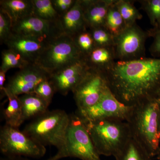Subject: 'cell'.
Returning <instances> with one entry per match:
<instances>
[{
  "instance_id": "cell-3",
  "label": "cell",
  "mask_w": 160,
  "mask_h": 160,
  "mask_svg": "<svg viewBox=\"0 0 160 160\" xmlns=\"http://www.w3.org/2000/svg\"><path fill=\"white\" fill-rule=\"evenodd\" d=\"M84 122L100 156H113L117 160L132 138L129 125L125 121L106 119Z\"/></svg>"
},
{
  "instance_id": "cell-22",
  "label": "cell",
  "mask_w": 160,
  "mask_h": 160,
  "mask_svg": "<svg viewBox=\"0 0 160 160\" xmlns=\"http://www.w3.org/2000/svg\"><path fill=\"white\" fill-rule=\"evenodd\" d=\"M116 0L109 6L105 27L114 37L120 34L126 28V24L115 5Z\"/></svg>"
},
{
  "instance_id": "cell-20",
  "label": "cell",
  "mask_w": 160,
  "mask_h": 160,
  "mask_svg": "<svg viewBox=\"0 0 160 160\" xmlns=\"http://www.w3.org/2000/svg\"><path fill=\"white\" fill-rule=\"evenodd\" d=\"M2 92L6 95L9 100L8 106L3 112L6 125L18 128L24 122L22 105L19 98L7 91L5 88Z\"/></svg>"
},
{
  "instance_id": "cell-5",
  "label": "cell",
  "mask_w": 160,
  "mask_h": 160,
  "mask_svg": "<svg viewBox=\"0 0 160 160\" xmlns=\"http://www.w3.org/2000/svg\"><path fill=\"white\" fill-rule=\"evenodd\" d=\"M84 58L73 39L63 33L50 43L35 64L51 75Z\"/></svg>"
},
{
  "instance_id": "cell-33",
  "label": "cell",
  "mask_w": 160,
  "mask_h": 160,
  "mask_svg": "<svg viewBox=\"0 0 160 160\" xmlns=\"http://www.w3.org/2000/svg\"><path fill=\"white\" fill-rule=\"evenodd\" d=\"M6 72L0 70V90L2 91L3 89L5 88L4 86V83L6 81Z\"/></svg>"
},
{
  "instance_id": "cell-10",
  "label": "cell",
  "mask_w": 160,
  "mask_h": 160,
  "mask_svg": "<svg viewBox=\"0 0 160 160\" xmlns=\"http://www.w3.org/2000/svg\"><path fill=\"white\" fill-rule=\"evenodd\" d=\"M132 108V106H126L120 102L109 89L95 105L78 112L77 115L85 122L106 119L127 122Z\"/></svg>"
},
{
  "instance_id": "cell-7",
  "label": "cell",
  "mask_w": 160,
  "mask_h": 160,
  "mask_svg": "<svg viewBox=\"0 0 160 160\" xmlns=\"http://www.w3.org/2000/svg\"><path fill=\"white\" fill-rule=\"evenodd\" d=\"M0 150L7 157L40 158L46 147L40 145L18 128L5 125L0 131Z\"/></svg>"
},
{
  "instance_id": "cell-34",
  "label": "cell",
  "mask_w": 160,
  "mask_h": 160,
  "mask_svg": "<svg viewBox=\"0 0 160 160\" xmlns=\"http://www.w3.org/2000/svg\"><path fill=\"white\" fill-rule=\"evenodd\" d=\"M1 160H29L23 158L22 157H7L2 158ZM46 160H52L51 158Z\"/></svg>"
},
{
  "instance_id": "cell-27",
  "label": "cell",
  "mask_w": 160,
  "mask_h": 160,
  "mask_svg": "<svg viewBox=\"0 0 160 160\" xmlns=\"http://www.w3.org/2000/svg\"><path fill=\"white\" fill-rule=\"evenodd\" d=\"M89 31L92 36L96 47L114 46V37L105 27H100Z\"/></svg>"
},
{
  "instance_id": "cell-1",
  "label": "cell",
  "mask_w": 160,
  "mask_h": 160,
  "mask_svg": "<svg viewBox=\"0 0 160 160\" xmlns=\"http://www.w3.org/2000/svg\"><path fill=\"white\" fill-rule=\"evenodd\" d=\"M105 74L112 93L126 106H133L157 98L160 88V58L116 61Z\"/></svg>"
},
{
  "instance_id": "cell-32",
  "label": "cell",
  "mask_w": 160,
  "mask_h": 160,
  "mask_svg": "<svg viewBox=\"0 0 160 160\" xmlns=\"http://www.w3.org/2000/svg\"><path fill=\"white\" fill-rule=\"evenodd\" d=\"M76 0H52L53 7L61 17L74 6Z\"/></svg>"
},
{
  "instance_id": "cell-11",
  "label": "cell",
  "mask_w": 160,
  "mask_h": 160,
  "mask_svg": "<svg viewBox=\"0 0 160 160\" xmlns=\"http://www.w3.org/2000/svg\"><path fill=\"white\" fill-rule=\"evenodd\" d=\"M50 75L37 64H29L12 77L7 86V91L19 97L20 95L33 93L37 86Z\"/></svg>"
},
{
  "instance_id": "cell-29",
  "label": "cell",
  "mask_w": 160,
  "mask_h": 160,
  "mask_svg": "<svg viewBox=\"0 0 160 160\" xmlns=\"http://www.w3.org/2000/svg\"><path fill=\"white\" fill-rule=\"evenodd\" d=\"M55 92L54 86L49 79L40 83L35 89L34 93L44 100L49 106Z\"/></svg>"
},
{
  "instance_id": "cell-18",
  "label": "cell",
  "mask_w": 160,
  "mask_h": 160,
  "mask_svg": "<svg viewBox=\"0 0 160 160\" xmlns=\"http://www.w3.org/2000/svg\"><path fill=\"white\" fill-rule=\"evenodd\" d=\"M19 98L22 105L24 122L35 118L48 111V104L34 93L22 95Z\"/></svg>"
},
{
  "instance_id": "cell-30",
  "label": "cell",
  "mask_w": 160,
  "mask_h": 160,
  "mask_svg": "<svg viewBox=\"0 0 160 160\" xmlns=\"http://www.w3.org/2000/svg\"><path fill=\"white\" fill-rule=\"evenodd\" d=\"M12 23L5 12L0 9V43L5 44L12 34Z\"/></svg>"
},
{
  "instance_id": "cell-24",
  "label": "cell",
  "mask_w": 160,
  "mask_h": 160,
  "mask_svg": "<svg viewBox=\"0 0 160 160\" xmlns=\"http://www.w3.org/2000/svg\"><path fill=\"white\" fill-rule=\"evenodd\" d=\"M117 160H152V158L139 143L132 137Z\"/></svg>"
},
{
  "instance_id": "cell-37",
  "label": "cell",
  "mask_w": 160,
  "mask_h": 160,
  "mask_svg": "<svg viewBox=\"0 0 160 160\" xmlns=\"http://www.w3.org/2000/svg\"><path fill=\"white\" fill-rule=\"evenodd\" d=\"M157 98H160V88L159 89L158 91Z\"/></svg>"
},
{
  "instance_id": "cell-26",
  "label": "cell",
  "mask_w": 160,
  "mask_h": 160,
  "mask_svg": "<svg viewBox=\"0 0 160 160\" xmlns=\"http://www.w3.org/2000/svg\"><path fill=\"white\" fill-rule=\"evenodd\" d=\"M138 2L141 3L142 9L148 15L152 26V29H160V0H142Z\"/></svg>"
},
{
  "instance_id": "cell-23",
  "label": "cell",
  "mask_w": 160,
  "mask_h": 160,
  "mask_svg": "<svg viewBox=\"0 0 160 160\" xmlns=\"http://www.w3.org/2000/svg\"><path fill=\"white\" fill-rule=\"evenodd\" d=\"M134 1L129 0H116L115 5L122 17L126 27L132 26L136 23V21L142 18L134 5Z\"/></svg>"
},
{
  "instance_id": "cell-35",
  "label": "cell",
  "mask_w": 160,
  "mask_h": 160,
  "mask_svg": "<svg viewBox=\"0 0 160 160\" xmlns=\"http://www.w3.org/2000/svg\"><path fill=\"white\" fill-rule=\"evenodd\" d=\"M158 131H159V134L160 139V104L159 113V118H158Z\"/></svg>"
},
{
  "instance_id": "cell-25",
  "label": "cell",
  "mask_w": 160,
  "mask_h": 160,
  "mask_svg": "<svg viewBox=\"0 0 160 160\" xmlns=\"http://www.w3.org/2000/svg\"><path fill=\"white\" fill-rule=\"evenodd\" d=\"M2 60L0 70L6 72L11 68L22 69L31 64L24 59L18 53L9 49L2 52Z\"/></svg>"
},
{
  "instance_id": "cell-36",
  "label": "cell",
  "mask_w": 160,
  "mask_h": 160,
  "mask_svg": "<svg viewBox=\"0 0 160 160\" xmlns=\"http://www.w3.org/2000/svg\"><path fill=\"white\" fill-rule=\"evenodd\" d=\"M157 157L158 160H160V149L158 152L157 155Z\"/></svg>"
},
{
  "instance_id": "cell-17",
  "label": "cell",
  "mask_w": 160,
  "mask_h": 160,
  "mask_svg": "<svg viewBox=\"0 0 160 160\" xmlns=\"http://www.w3.org/2000/svg\"><path fill=\"white\" fill-rule=\"evenodd\" d=\"M90 69L106 72L116 62L115 52L112 47H96L85 58Z\"/></svg>"
},
{
  "instance_id": "cell-8",
  "label": "cell",
  "mask_w": 160,
  "mask_h": 160,
  "mask_svg": "<svg viewBox=\"0 0 160 160\" xmlns=\"http://www.w3.org/2000/svg\"><path fill=\"white\" fill-rule=\"evenodd\" d=\"M109 89L105 73L89 68L82 80L72 91L78 112L93 106Z\"/></svg>"
},
{
  "instance_id": "cell-6",
  "label": "cell",
  "mask_w": 160,
  "mask_h": 160,
  "mask_svg": "<svg viewBox=\"0 0 160 160\" xmlns=\"http://www.w3.org/2000/svg\"><path fill=\"white\" fill-rule=\"evenodd\" d=\"M68 157L82 160H101L86 125L78 115L70 116L64 150L51 158L52 160H59Z\"/></svg>"
},
{
  "instance_id": "cell-12",
  "label": "cell",
  "mask_w": 160,
  "mask_h": 160,
  "mask_svg": "<svg viewBox=\"0 0 160 160\" xmlns=\"http://www.w3.org/2000/svg\"><path fill=\"white\" fill-rule=\"evenodd\" d=\"M12 33L19 35L56 38L63 34L59 22L46 21L31 15L12 24Z\"/></svg>"
},
{
  "instance_id": "cell-9",
  "label": "cell",
  "mask_w": 160,
  "mask_h": 160,
  "mask_svg": "<svg viewBox=\"0 0 160 160\" xmlns=\"http://www.w3.org/2000/svg\"><path fill=\"white\" fill-rule=\"evenodd\" d=\"M149 37L136 23L127 27L114 37L113 46L117 61H130L145 57V43Z\"/></svg>"
},
{
  "instance_id": "cell-4",
  "label": "cell",
  "mask_w": 160,
  "mask_h": 160,
  "mask_svg": "<svg viewBox=\"0 0 160 160\" xmlns=\"http://www.w3.org/2000/svg\"><path fill=\"white\" fill-rule=\"evenodd\" d=\"M70 121V116L64 110H48L31 121L22 132L42 146L56 147L58 154L65 149Z\"/></svg>"
},
{
  "instance_id": "cell-13",
  "label": "cell",
  "mask_w": 160,
  "mask_h": 160,
  "mask_svg": "<svg viewBox=\"0 0 160 160\" xmlns=\"http://www.w3.org/2000/svg\"><path fill=\"white\" fill-rule=\"evenodd\" d=\"M55 39L26 36L12 33L5 44L8 49L18 53L27 62L34 64Z\"/></svg>"
},
{
  "instance_id": "cell-19",
  "label": "cell",
  "mask_w": 160,
  "mask_h": 160,
  "mask_svg": "<svg viewBox=\"0 0 160 160\" xmlns=\"http://www.w3.org/2000/svg\"><path fill=\"white\" fill-rule=\"evenodd\" d=\"M0 9L6 12L12 24L32 14V0H1Z\"/></svg>"
},
{
  "instance_id": "cell-21",
  "label": "cell",
  "mask_w": 160,
  "mask_h": 160,
  "mask_svg": "<svg viewBox=\"0 0 160 160\" xmlns=\"http://www.w3.org/2000/svg\"><path fill=\"white\" fill-rule=\"evenodd\" d=\"M32 15L46 21L59 22L61 16L52 5V0H32Z\"/></svg>"
},
{
  "instance_id": "cell-15",
  "label": "cell",
  "mask_w": 160,
  "mask_h": 160,
  "mask_svg": "<svg viewBox=\"0 0 160 160\" xmlns=\"http://www.w3.org/2000/svg\"><path fill=\"white\" fill-rule=\"evenodd\" d=\"M115 0H82L83 14L88 30L105 27L109 6Z\"/></svg>"
},
{
  "instance_id": "cell-28",
  "label": "cell",
  "mask_w": 160,
  "mask_h": 160,
  "mask_svg": "<svg viewBox=\"0 0 160 160\" xmlns=\"http://www.w3.org/2000/svg\"><path fill=\"white\" fill-rule=\"evenodd\" d=\"M73 39L85 58L96 48L92 36L89 30L81 32Z\"/></svg>"
},
{
  "instance_id": "cell-31",
  "label": "cell",
  "mask_w": 160,
  "mask_h": 160,
  "mask_svg": "<svg viewBox=\"0 0 160 160\" xmlns=\"http://www.w3.org/2000/svg\"><path fill=\"white\" fill-rule=\"evenodd\" d=\"M149 37L153 38L149 51L153 58H160V28L154 29H151L147 30Z\"/></svg>"
},
{
  "instance_id": "cell-14",
  "label": "cell",
  "mask_w": 160,
  "mask_h": 160,
  "mask_svg": "<svg viewBox=\"0 0 160 160\" xmlns=\"http://www.w3.org/2000/svg\"><path fill=\"white\" fill-rule=\"evenodd\" d=\"M89 68L85 58L49 77L56 92L66 96L72 92L85 77Z\"/></svg>"
},
{
  "instance_id": "cell-16",
  "label": "cell",
  "mask_w": 160,
  "mask_h": 160,
  "mask_svg": "<svg viewBox=\"0 0 160 160\" xmlns=\"http://www.w3.org/2000/svg\"><path fill=\"white\" fill-rule=\"evenodd\" d=\"M60 22L63 33L72 38L88 30L84 19L82 0L76 1L72 8L61 17Z\"/></svg>"
},
{
  "instance_id": "cell-2",
  "label": "cell",
  "mask_w": 160,
  "mask_h": 160,
  "mask_svg": "<svg viewBox=\"0 0 160 160\" xmlns=\"http://www.w3.org/2000/svg\"><path fill=\"white\" fill-rule=\"evenodd\" d=\"M160 98H152L132 106L127 122L132 137L152 158L160 149L158 118Z\"/></svg>"
}]
</instances>
